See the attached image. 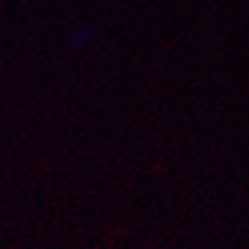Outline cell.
Wrapping results in <instances>:
<instances>
[{"label": "cell", "mask_w": 249, "mask_h": 249, "mask_svg": "<svg viewBox=\"0 0 249 249\" xmlns=\"http://www.w3.org/2000/svg\"><path fill=\"white\" fill-rule=\"evenodd\" d=\"M84 40H88V32L86 30H78L74 34V42L76 44H84Z\"/></svg>", "instance_id": "1"}]
</instances>
